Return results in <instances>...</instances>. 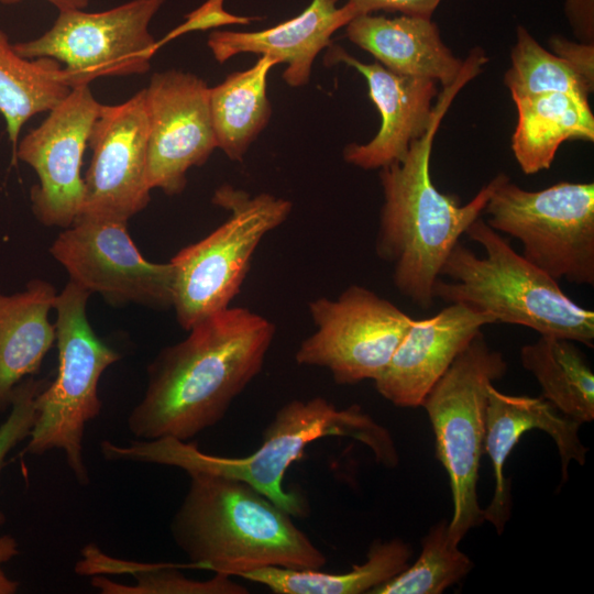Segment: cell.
<instances>
[{"label":"cell","instance_id":"obj_13","mask_svg":"<svg viewBox=\"0 0 594 594\" xmlns=\"http://www.w3.org/2000/svg\"><path fill=\"white\" fill-rule=\"evenodd\" d=\"M100 107L89 85L75 87L18 142L14 162H24L38 177L30 193L31 208L45 227L68 228L81 212L82 156Z\"/></svg>","mask_w":594,"mask_h":594},{"label":"cell","instance_id":"obj_2","mask_svg":"<svg viewBox=\"0 0 594 594\" xmlns=\"http://www.w3.org/2000/svg\"><path fill=\"white\" fill-rule=\"evenodd\" d=\"M485 65L471 52L457 80L439 92L435 119L407 154L380 169L383 205L375 239L376 255L392 267L396 290L417 307L435 305L433 285L460 237L483 213L493 193L495 176L466 204L441 193L431 179L430 157L435 135L459 91Z\"/></svg>","mask_w":594,"mask_h":594},{"label":"cell","instance_id":"obj_29","mask_svg":"<svg viewBox=\"0 0 594 594\" xmlns=\"http://www.w3.org/2000/svg\"><path fill=\"white\" fill-rule=\"evenodd\" d=\"M449 521L442 519L422 538L418 559L371 594H440L473 568L471 559L451 542Z\"/></svg>","mask_w":594,"mask_h":594},{"label":"cell","instance_id":"obj_16","mask_svg":"<svg viewBox=\"0 0 594 594\" xmlns=\"http://www.w3.org/2000/svg\"><path fill=\"white\" fill-rule=\"evenodd\" d=\"M327 59L344 63L365 78L369 96L381 114L376 135L365 144H348L344 161L362 169H381L400 161L435 119L438 82L393 73L380 63L360 62L340 46L330 47Z\"/></svg>","mask_w":594,"mask_h":594},{"label":"cell","instance_id":"obj_6","mask_svg":"<svg viewBox=\"0 0 594 594\" xmlns=\"http://www.w3.org/2000/svg\"><path fill=\"white\" fill-rule=\"evenodd\" d=\"M90 295L70 280L57 294L54 306L57 375L36 395V418L25 446V452L31 455L62 451L80 485L90 482L84 437L87 425L102 409L98 384L103 372L121 359L89 323Z\"/></svg>","mask_w":594,"mask_h":594},{"label":"cell","instance_id":"obj_5","mask_svg":"<svg viewBox=\"0 0 594 594\" xmlns=\"http://www.w3.org/2000/svg\"><path fill=\"white\" fill-rule=\"evenodd\" d=\"M465 234L485 255L458 241L433 285L435 299L462 304L496 323L524 326L593 348V310L573 301L556 279L517 253L483 219L477 218Z\"/></svg>","mask_w":594,"mask_h":594},{"label":"cell","instance_id":"obj_32","mask_svg":"<svg viewBox=\"0 0 594 594\" xmlns=\"http://www.w3.org/2000/svg\"><path fill=\"white\" fill-rule=\"evenodd\" d=\"M552 53L568 62L588 82L594 85V44L573 42L554 35L549 40Z\"/></svg>","mask_w":594,"mask_h":594},{"label":"cell","instance_id":"obj_23","mask_svg":"<svg viewBox=\"0 0 594 594\" xmlns=\"http://www.w3.org/2000/svg\"><path fill=\"white\" fill-rule=\"evenodd\" d=\"M173 563H143L112 557L97 544L85 546L75 565L79 575L102 594H245L248 590L231 576L215 573L208 580L187 578Z\"/></svg>","mask_w":594,"mask_h":594},{"label":"cell","instance_id":"obj_27","mask_svg":"<svg viewBox=\"0 0 594 594\" xmlns=\"http://www.w3.org/2000/svg\"><path fill=\"white\" fill-rule=\"evenodd\" d=\"M520 361L541 387V397L580 425L594 419V374L573 340L540 334L520 350Z\"/></svg>","mask_w":594,"mask_h":594},{"label":"cell","instance_id":"obj_25","mask_svg":"<svg viewBox=\"0 0 594 594\" xmlns=\"http://www.w3.org/2000/svg\"><path fill=\"white\" fill-rule=\"evenodd\" d=\"M277 64L268 56H260L252 67L230 74L209 90L217 147L234 162L243 160L270 121L272 108L266 92L267 76Z\"/></svg>","mask_w":594,"mask_h":594},{"label":"cell","instance_id":"obj_31","mask_svg":"<svg viewBox=\"0 0 594 594\" xmlns=\"http://www.w3.org/2000/svg\"><path fill=\"white\" fill-rule=\"evenodd\" d=\"M223 0H208L186 15V21L157 42L158 48L166 42L193 31H205L223 24H248L251 18L234 16L222 9Z\"/></svg>","mask_w":594,"mask_h":594},{"label":"cell","instance_id":"obj_20","mask_svg":"<svg viewBox=\"0 0 594 594\" xmlns=\"http://www.w3.org/2000/svg\"><path fill=\"white\" fill-rule=\"evenodd\" d=\"M345 28L352 43L393 73L429 78L443 88L457 80L463 67L464 61L444 44L432 18L362 14Z\"/></svg>","mask_w":594,"mask_h":594},{"label":"cell","instance_id":"obj_17","mask_svg":"<svg viewBox=\"0 0 594 594\" xmlns=\"http://www.w3.org/2000/svg\"><path fill=\"white\" fill-rule=\"evenodd\" d=\"M496 323L486 315L448 304L435 316L415 320L383 372L373 381L381 396L397 407L416 408L454 359L482 331Z\"/></svg>","mask_w":594,"mask_h":594},{"label":"cell","instance_id":"obj_35","mask_svg":"<svg viewBox=\"0 0 594 594\" xmlns=\"http://www.w3.org/2000/svg\"><path fill=\"white\" fill-rule=\"evenodd\" d=\"M6 520V515L0 509V594H15L20 584L6 573L3 566L19 556L20 548L13 536L1 531Z\"/></svg>","mask_w":594,"mask_h":594},{"label":"cell","instance_id":"obj_12","mask_svg":"<svg viewBox=\"0 0 594 594\" xmlns=\"http://www.w3.org/2000/svg\"><path fill=\"white\" fill-rule=\"evenodd\" d=\"M127 220L80 215L50 248L69 280L111 306H173V265L147 261L132 241Z\"/></svg>","mask_w":594,"mask_h":594},{"label":"cell","instance_id":"obj_9","mask_svg":"<svg viewBox=\"0 0 594 594\" xmlns=\"http://www.w3.org/2000/svg\"><path fill=\"white\" fill-rule=\"evenodd\" d=\"M486 223L518 240L521 255L559 282L594 285V184L559 182L526 190L499 173Z\"/></svg>","mask_w":594,"mask_h":594},{"label":"cell","instance_id":"obj_19","mask_svg":"<svg viewBox=\"0 0 594 594\" xmlns=\"http://www.w3.org/2000/svg\"><path fill=\"white\" fill-rule=\"evenodd\" d=\"M337 1L312 0L295 18L261 31H213L208 46L219 63L242 53L268 56L287 65L283 78L288 86H304L317 55L331 46L333 33L359 15L351 1L342 7Z\"/></svg>","mask_w":594,"mask_h":594},{"label":"cell","instance_id":"obj_22","mask_svg":"<svg viewBox=\"0 0 594 594\" xmlns=\"http://www.w3.org/2000/svg\"><path fill=\"white\" fill-rule=\"evenodd\" d=\"M513 101L517 123L512 151L526 175L548 169L563 142L594 140V116L588 99L552 92Z\"/></svg>","mask_w":594,"mask_h":594},{"label":"cell","instance_id":"obj_4","mask_svg":"<svg viewBox=\"0 0 594 594\" xmlns=\"http://www.w3.org/2000/svg\"><path fill=\"white\" fill-rule=\"evenodd\" d=\"M169 531L190 565L228 576L266 566L322 569L326 554L286 510L248 483L189 472Z\"/></svg>","mask_w":594,"mask_h":594},{"label":"cell","instance_id":"obj_33","mask_svg":"<svg viewBox=\"0 0 594 594\" xmlns=\"http://www.w3.org/2000/svg\"><path fill=\"white\" fill-rule=\"evenodd\" d=\"M359 15L376 11L398 12L405 15L432 18L442 0H349Z\"/></svg>","mask_w":594,"mask_h":594},{"label":"cell","instance_id":"obj_7","mask_svg":"<svg viewBox=\"0 0 594 594\" xmlns=\"http://www.w3.org/2000/svg\"><path fill=\"white\" fill-rule=\"evenodd\" d=\"M506 372L503 354L487 344L481 331L421 404L435 433L437 459L449 477L453 514L448 532L455 546L484 521L477 481L486 433L487 388Z\"/></svg>","mask_w":594,"mask_h":594},{"label":"cell","instance_id":"obj_24","mask_svg":"<svg viewBox=\"0 0 594 594\" xmlns=\"http://www.w3.org/2000/svg\"><path fill=\"white\" fill-rule=\"evenodd\" d=\"M411 548L399 538L375 540L361 564L342 573L320 569L261 568L241 578L262 584L275 594H362L370 593L407 568Z\"/></svg>","mask_w":594,"mask_h":594},{"label":"cell","instance_id":"obj_14","mask_svg":"<svg viewBox=\"0 0 594 594\" xmlns=\"http://www.w3.org/2000/svg\"><path fill=\"white\" fill-rule=\"evenodd\" d=\"M145 89L148 116L146 179L151 189L173 196L187 184L186 174L207 162L217 141L207 84L191 73H155Z\"/></svg>","mask_w":594,"mask_h":594},{"label":"cell","instance_id":"obj_36","mask_svg":"<svg viewBox=\"0 0 594 594\" xmlns=\"http://www.w3.org/2000/svg\"><path fill=\"white\" fill-rule=\"evenodd\" d=\"M23 0H0L1 4L10 6V4H16ZM51 4H53L58 11H67V10H84L88 3L89 0H46Z\"/></svg>","mask_w":594,"mask_h":594},{"label":"cell","instance_id":"obj_10","mask_svg":"<svg viewBox=\"0 0 594 594\" xmlns=\"http://www.w3.org/2000/svg\"><path fill=\"white\" fill-rule=\"evenodd\" d=\"M166 0H131L100 12L58 11L43 35L13 44L22 57H50L65 64L73 89L109 76L141 75L150 69L157 42L150 23Z\"/></svg>","mask_w":594,"mask_h":594},{"label":"cell","instance_id":"obj_21","mask_svg":"<svg viewBox=\"0 0 594 594\" xmlns=\"http://www.w3.org/2000/svg\"><path fill=\"white\" fill-rule=\"evenodd\" d=\"M58 292L34 278L19 293H0V413L10 409L16 386L33 376L55 343L50 320Z\"/></svg>","mask_w":594,"mask_h":594},{"label":"cell","instance_id":"obj_1","mask_svg":"<svg viewBox=\"0 0 594 594\" xmlns=\"http://www.w3.org/2000/svg\"><path fill=\"white\" fill-rule=\"evenodd\" d=\"M274 337V323L244 307L201 320L147 366L144 394L127 418L129 431L141 440L190 441L216 426L262 371Z\"/></svg>","mask_w":594,"mask_h":594},{"label":"cell","instance_id":"obj_30","mask_svg":"<svg viewBox=\"0 0 594 594\" xmlns=\"http://www.w3.org/2000/svg\"><path fill=\"white\" fill-rule=\"evenodd\" d=\"M46 384L47 380L30 376L16 386L9 414L0 424V471L9 453L28 440L36 418L35 398Z\"/></svg>","mask_w":594,"mask_h":594},{"label":"cell","instance_id":"obj_8","mask_svg":"<svg viewBox=\"0 0 594 594\" xmlns=\"http://www.w3.org/2000/svg\"><path fill=\"white\" fill-rule=\"evenodd\" d=\"M212 202L230 212L204 239L182 249L173 265V306L185 330L230 307L262 240L282 226L292 202L262 193L251 196L230 185L219 187Z\"/></svg>","mask_w":594,"mask_h":594},{"label":"cell","instance_id":"obj_26","mask_svg":"<svg viewBox=\"0 0 594 594\" xmlns=\"http://www.w3.org/2000/svg\"><path fill=\"white\" fill-rule=\"evenodd\" d=\"M72 91L56 59L19 55L0 29V113L15 154L23 124L34 114L51 111Z\"/></svg>","mask_w":594,"mask_h":594},{"label":"cell","instance_id":"obj_18","mask_svg":"<svg viewBox=\"0 0 594 594\" xmlns=\"http://www.w3.org/2000/svg\"><path fill=\"white\" fill-rule=\"evenodd\" d=\"M580 424L560 413L543 397L508 395L493 384L487 388L486 433L484 452L488 455L493 475V497L483 519L501 535L512 514L510 480L504 466L520 437L532 429L547 432L554 441L561 461V479H568V468L574 461L585 463L587 448L579 437Z\"/></svg>","mask_w":594,"mask_h":594},{"label":"cell","instance_id":"obj_15","mask_svg":"<svg viewBox=\"0 0 594 594\" xmlns=\"http://www.w3.org/2000/svg\"><path fill=\"white\" fill-rule=\"evenodd\" d=\"M148 116L145 89L119 105H101L88 145L92 151L84 177L80 215L129 221L146 208ZM79 215V216H80Z\"/></svg>","mask_w":594,"mask_h":594},{"label":"cell","instance_id":"obj_28","mask_svg":"<svg viewBox=\"0 0 594 594\" xmlns=\"http://www.w3.org/2000/svg\"><path fill=\"white\" fill-rule=\"evenodd\" d=\"M504 84L513 99L552 92L588 99L594 86L563 58L541 46L522 25L517 26Z\"/></svg>","mask_w":594,"mask_h":594},{"label":"cell","instance_id":"obj_11","mask_svg":"<svg viewBox=\"0 0 594 594\" xmlns=\"http://www.w3.org/2000/svg\"><path fill=\"white\" fill-rule=\"evenodd\" d=\"M308 308L316 330L301 341L295 361L326 369L339 385L374 381L416 320L361 285L334 299H314Z\"/></svg>","mask_w":594,"mask_h":594},{"label":"cell","instance_id":"obj_34","mask_svg":"<svg viewBox=\"0 0 594 594\" xmlns=\"http://www.w3.org/2000/svg\"><path fill=\"white\" fill-rule=\"evenodd\" d=\"M565 14L580 42L594 41V0H566Z\"/></svg>","mask_w":594,"mask_h":594},{"label":"cell","instance_id":"obj_3","mask_svg":"<svg viewBox=\"0 0 594 594\" xmlns=\"http://www.w3.org/2000/svg\"><path fill=\"white\" fill-rule=\"evenodd\" d=\"M330 436L348 437L363 443L386 468L398 464L395 442L384 426L359 405L339 409L320 396L284 404L264 430L262 444L245 457L212 455L201 451L196 443L174 438L135 439L127 444L103 440L100 452L107 461L157 464L182 469L186 473L206 472L233 477L300 518L308 513L306 502L299 494L284 490V476L311 442Z\"/></svg>","mask_w":594,"mask_h":594}]
</instances>
